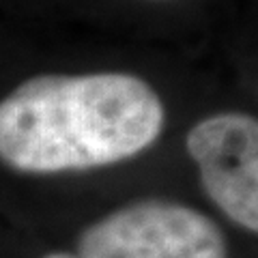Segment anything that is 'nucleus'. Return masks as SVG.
<instances>
[{
	"instance_id": "f257e3e1",
	"label": "nucleus",
	"mask_w": 258,
	"mask_h": 258,
	"mask_svg": "<svg viewBox=\"0 0 258 258\" xmlns=\"http://www.w3.org/2000/svg\"><path fill=\"white\" fill-rule=\"evenodd\" d=\"M166 112L132 74L35 76L0 99V161L24 174L112 166L147 151Z\"/></svg>"
},
{
	"instance_id": "f03ea898",
	"label": "nucleus",
	"mask_w": 258,
	"mask_h": 258,
	"mask_svg": "<svg viewBox=\"0 0 258 258\" xmlns=\"http://www.w3.org/2000/svg\"><path fill=\"white\" fill-rule=\"evenodd\" d=\"M80 258H228L211 217L170 200H138L91 224L78 241Z\"/></svg>"
},
{
	"instance_id": "7ed1b4c3",
	"label": "nucleus",
	"mask_w": 258,
	"mask_h": 258,
	"mask_svg": "<svg viewBox=\"0 0 258 258\" xmlns=\"http://www.w3.org/2000/svg\"><path fill=\"white\" fill-rule=\"evenodd\" d=\"M185 147L215 207L258 235V118L245 112L207 116L189 129Z\"/></svg>"
},
{
	"instance_id": "20e7f679",
	"label": "nucleus",
	"mask_w": 258,
	"mask_h": 258,
	"mask_svg": "<svg viewBox=\"0 0 258 258\" xmlns=\"http://www.w3.org/2000/svg\"><path fill=\"white\" fill-rule=\"evenodd\" d=\"M43 258H80L78 254H67V252H52V254H47Z\"/></svg>"
}]
</instances>
